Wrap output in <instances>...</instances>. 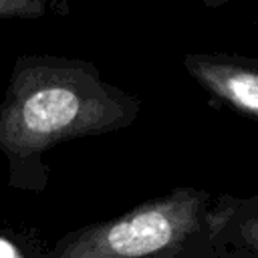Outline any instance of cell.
<instances>
[{
  "label": "cell",
  "instance_id": "1",
  "mask_svg": "<svg viewBox=\"0 0 258 258\" xmlns=\"http://www.w3.org/2000/svg\"><path fill=\"white\" fill-rule=\"evenodd\" d=\"M139 111L141 101L105 81L89 60L16 56L0 101V153L8 185L42 194L48 185L46 151L71 139L125 129Z\"/></svg>",
  "mask_w": 258,
  "mask_h": 258
},
{
  "label": "cell",
  "instance_id": "2",
  "mask_svg": "<svg viewBox=\"0 0 258 258\" xmlns=\"http://www.w3.org/2000/svg\"><path fill=\"white\" fill-rule=\"evenodd\" d=\"M234 198L173 187L111 220L67 232L44 258H220L216 236Z\"/></svg>",
  "mask_w": 258,
  "mask_h": 258
},
{
  "label": "cell",
  "instance_id": "3",
  "mask_svg": "<svg viewBox=\"0 0 258 258\" xmlns=\"http://www.w3.org/2000/svg\"><path fill=\"white\" fill-rule=\"evenodd\" d=\"M187 75L236 113L258 119V58L228 52H189Z\"/></svg>",
  "mask_w": 258,
  "mask_h": 258
},
{
  "label": "cell",
  "instance_id": "4",
  "mask_svg": "<svg viewBox=\"0 0 258 258\" xmlns=\"http://www.w3.org/2000/svg\"><path fill=\"white\" fill-rule=\"evenodd\" d=\"M216 248L238 258H258V210H248L234 198L232 210L216 236Z\"/></svg>",
  "mask_w": 258,
  "mask_h": 258
},
{
  "label": "cell",
  "instance_id": "5",
  "mask_svg": "<svg viewBox=\"0 0 258 258\" xmlns=\"http://www.w3.org/2000/svg\"><path fill=\"white\" fill-rule=\"evenodd\" d=\"M46 12V0H0V20H36Z\"/></svg>",
  "mask_w": 258,
  "mask_h": 258
},
{
  "label": "cell",
  "instance_id": "6",
  "mask_svg": "<svg viewBox=\"0 0 258 258\" xmlns=\"http://www.w3.org/2000/svg\"><path fill=\"white\" fill-rule=\"evenodd\" d=\"M46 248L38 242L14 240L8 234H0V258H44Z\"/></svg>",
  "mask_w": 258,
  "mask_h": 258
},
{
  "label": "cell",
  "instance_id": "7",
  "mask_svg": "<svg viewBox=\"0 0 258 258\" xmlns=\"http://www.w3.org/2000/svg\"><path fill=\"white\" fill-rule=\"evenodd\" d=\"M238 204L242 208H248V210H258V191H254L248 198H238Z\"/></svg>",
  "mask_w": 258,
  "mask_h": 258
},
{
  "label": "cell",
  "instance_id": "8",
  "mask_svg": "<svg viewBox=\"0 0 258 258\" xmlns=\"http://www.w3.org/2000/svg\"><path fill=\"white\" fill-rule=\"evenodd\" d=\"M218 256H220V258H238V256L228 254V252H224V250H218Z\"/></svg>",
  "mask_w": 258,
  "mask_h": 258
}]
</instances>
